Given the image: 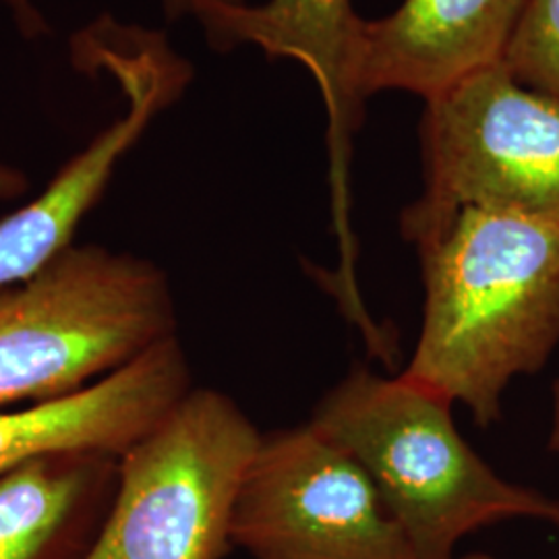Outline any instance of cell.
Returning <instances> with one entry per match:
<instances>
[{"label":"cell","instance_id":"cell-6","mask_svg":"<svg viewBox=\"0 0 559 559\" xmlns=\"http://www.w3.org/2000/svg\"><path fill=\"white\" fill-rule=\"evenodd\" d=\"M230 543L251 559H417L365 468L309 423L261 438Z\"/></svg>","mask_w":559,"mask_h":559},{"label":"cell","instance_id":"cell-9","mask_svg":"<svg viewBox=\"0 0 559 559\" xmlns=\"http://www.w3.org/2000/svg\"><path fill=\"white\" fill-rule=\"evenodd\" d=\"M191 369L179 336L80 394L0 411V479L29 460L94 450L120 456L191 392Z\"/></svg>","mask_w":559,"mask_h":559},{"label":"cell","instance_id":"cell-14","mask_svg":"<svg viewBox=\"0 0 559 559\" xmlns=\"http://www.w3.org/2000/svg\"><path fill=\"white\" fill-rule=\"evenodd\" d=\"M239 2H247V0H164L166 11L173 17H179V15L200 17L205 9H210L214 4H239Z\"/></svg>","mask_w":559,"mask_h":559},{"label":"cell","instance_id":"cell-17","mask_svg":"<svg viewBox=\"0 0 559 559\" xmlns=\"http://www.w3.org/2000/svg\"><path fill=\"white\" fill-rule=\"evenodd\" d=\"M459 559H493L489 558V556H485V554H473V556H464V558Z\"/></svg>","mask_w":559,"mask_h":559},{"label":"cell","instance_id":"cell-10","mask_svg":"<svg viewBox=\"0 0 559 559\" xmlns=\"http://www.w3.org/2000/svg\"><path fill=\"white\" fill-rule=\"evenodd\" d=\"M524 0H404L381 20H362L355 83L360 100L388 90L425 100L500 62Z\"/></svg>","mask_w":559,"mask_h":559},{"label":"cell","instance_id":"cell-8","mask_svg":"<svg viewBox=\"0 0 559 559\" xmlns=\"http://www.w3.org/2000/svg\"><path fill=\"white\" fill-rule=\"evenodd\" d=\"M198 20L216 44H253L270 57L300 62L320 85L330 119L332 189L340 247L353 249L348 230V158L362 120L357 83L359 17L353 0H265L214 4Z\"/></svg>","mask_w":559,"mask_h":559},{"label":"cell","instance_id":"cell-16","mask_svg":"<svg viewBox=\"0 0 559 559\" xmlns=\"http://www.w3.org/2000/svg\"><path fill=\"white\" fill-rule=\"evenodd\" d=\"M549 452L559 459V378L551 385V423H549Z\"/></svg>","mask_w":559,"mask_h":559},{"label":"cell","instance_id":"cell-3","mask_svg":"<svg viewBox=\"0 0 559 559\" xmlns=\"http://www.w3.org/2000/svg\"><path fill=\"white\" fill-rule=\"evenodd\" d=\"M177 336L166 274L100 245H71L0 288V411L80 394Z\"/></svg>","mask_w":559,"mask_h":559},{"label":"cell","instance_id":"cell-15","mask_svg":"<svg viewBox=\"0 0 559 559\" xmlns=\"http://www.w3.org/2000/svg\"><path fill=\"white\" fill-rule=\"evenodd\" d=\"M25 191V177L20 170L0 164V200H11L17 198Z\"/></svg>","mask_w":559,"mask_h":559},{"label":"cell","instance_id":"cell-13","mask_svg":"<svg viewBox=\"0 0 559 559\" xmlns=\"http://www.w3.org/2000/svg\"><path fill=\"white\" fill-rule=\"evenodd\" d=\"M0 4L13 13L17 25L25 34L34 36L44 27V21L38 9L34 7V0H0Z\"/></svg>","mask_w":559,"mask_h":559},{"label":"cell","instance_id":"cell-11","mask_svg":"<svg viewBox=\"0 0 559 559\" xmlns=\"http://www.w3.org/2000/svg\"><path fill=\"white\" fill-rule=\"evenodd\" d=\"M119 483V456L57 452L0 479V559H85Z\"/></svg>","mask_w":559,"mask_h":559},{"label":"cell","instance_id":"cell-1","mask_svg":"<svg viewBox=\"0 0 559 559\" xmlns=\"http://www.w3.org/2000/svg\"><path fill=\"white\" fill-rule=\"evenodd\" d=\"M425 309L413 359L400 373L498 423L503 396L559 346V224L464 207L415 247Z\"/></svg>","mask_w":559,"mask_h":559},{"label":"cell","instance_id":"cell-7","mask_svg":"<svg viewBox=\"0 0 559 559\" xmlns=\"http://www.w3.org/2000/svg\"><path fill=\"white\" fill-rule=\"evenodd\" d=\"M102 71L119 81L129 108L67 162L36 200L0 221V288L32 278L73 245L78 226L100 201L120 158L189 80L185 62L156 44L115 48L102 60Z\"/></svg>","mask_w":559,"mask_h":559},{"label":"cell","instance_id":"cell-4","mask_svg":"<svg viewBox=\"0 0 559 559\" xmlns=\"http://www.w3.org/2000/svg\"><path fill=\"white\" fill-rule=\"evenodd\" d=\"M260 429L239 404L191 388L119 456V483L85 559H222Z\"/></svg>","mask_w":559,"mask_h":559},{"label":"cell","instance_id":"cell-5","mask_svg":"<svg viewBox=\"0 0 559 559\" xmlns=\"http://www.w3.org/2000/svg\"><path fill=\"white\" fill-rule=\"evenodd\" d=\"M425 102V189L400 216L404 239L419 247L464 207L559 224V98L496 62Z\"/></svg>","mask_w":559,"mask_h":559},{"label":"cell","instance_id":"cell-12","mask_svg":"<svg viewBox=\"0 0 559 559\" xmlns=\"http://www.w3.org/2000/svg\"><path fill=\"white\" fill-rule=\"evenodd\" d=\"M500 64L522 85L559 98V0H524Z\"/></svg>","mask_w":559,"mask_h":559},{"label":"cell","instance_id":"cell-2","mask_svg":"<svg viewBox=\"0 0 559 559\" xmlns=\"http://www.w3.org/2000/svg\"><path fill=\"white\" fill-rule=\"evenodd\" d=\"M448 400L355 367L309 425L359 462L417 559H456L466 535L503 520L559 531V498L500 477L462 440Z\"/></svg>","mask_w":559,"mask_h":559}]
</instances>
